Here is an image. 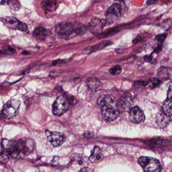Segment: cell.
Masks as SVG:
<instances>
[{
	"mask_svg": "<svg viewBox=\"0 0 172 172\" xmlns=\"http://www.w3.org/2000/svg\"><path fill=\"white\" fill-rule=\"evenodd\" d=\"M98 105L101 109L102 117L107 121L116 120L119 116L120 111L118 103L115 98L110 95H104L98 100Z\"/></svg>",
	"mask_w": 172,
	"mask_h": 172,
	"instance_id": "cell-1",
	"label": "cell"
},
{
	"mask_svg": "<svg viewBox=\"0 0 172 172\" xmlns=\"http://www.w3.org/2000/svg\"><path fill=\"white\" fill-rule=\"evenodd\" d=\"M21 102L17 99H11L4 106L2 115L7 119H11L18 115Z\"/></svg>",
	"mask_w": 172,
	"mask_h": 172,
	"instance_id": "cell-2",
	"label": "cell"
},
{
	"mask_svg": "<svg viewBox=\"0 0 172 172\" xmlns=\"http://www.w3.org/2000/svg\"><path fill=\"white\" fill-rule=\"evenodd\" d=\"M15 146L19 154L28 155L34 150L35 142L33 139L29 137H24L15 141Z\"/></svg>",
	"mask_w": 172,
	"mask_h": 172,
	"instance_id": "cell-3",
	"label": "cell"
},
{
	"mask_svg": "<svg viewBox=\"0 0 172 172\" xmlns=\"http://www.w3.org/2000/svg\"><path fill=\"white\" fill-rule=\"evenodd\" d=\"M138 163L145 172H159L161 164L159 160L148 156H141L138 159Z\"/></svg>",
	"mask_w": 172,
	"mask_h": 172,
	"instance_id": "cell-4",
	"label": "cell"
},
{
	"mask_svg": "<svg viewBox=\"0 0 172 172\" xmlns=\"http://www.w3.org/2000/svg\"><path fill=\"white\" fill-rule=\"evenodd\" d=\"M69 108V102L66 96H60L56 99L53 105V113L56 116L64 114Z\"/></svg>",
	"mask_w": 172,
	"mask_h": 172,
	"instance_id": "cell-5",
	"label": "cell"
},
{
	"mask_svg": "<svg viewBox=\"0 0 172 172\" xmlns=\"http://www.w3.org/2000/svg\"><path fill=\"white\" fill-rule=\"evenodd\" d=\"M121 16V7L118 4H114L110 7L106 13V21L109 24L118 21Z\"/></svg>",
	"mask_w": 172,
	"mask_h": 172,
	"instance_id": "cell-6",
	"label": "cell"
},
{
	"mask_svg": "<svg viewBox=\"0 0 172 172\" xmlns=\"http://www.w3.org/2000/svg\"><path fill=\"white\" fill-rule=\"evenodd\" d=\"M56 31L62 36H69L74 33H76V25L71 23L59 24L56 27Z\"/></svg>",
	"mask_w": 172,
	"mask_h": 172,
	"instance_id": "cell-7",
	"label": "cell"
},
{
	"mask_svg": "<svg viewBox=\"0 0 172 172\" xmlns=\"http://www.w3.org/2000/svg\"><path fill=\"white\" fill-rule=\"evenodd\" d=\"M129 115L130 121L134 123H141L145 118L144 112L137 106L132 108L129 111Z\"/></svg>",
	"mask_w": 172,
	"mask_h": 172,
	"instance_id": "cell-8",
	"label": "cell"
},
{
	"mask_svg": "<svg viewBox=\"0 0 172 172\" xmlns=\"http://www.w3.org/2000/svg\"><path fill=\"white\" fill-rule=\"evenodd\" d=\"M46 134L47 139L54 147H58L61 145L65 139L63 134L58 132H52L47 130Z\"/></svg>",
	"mask_w": 172,
	"mask_h": 172,
	"instance_id": "cell-9",
	"label": "cell"
},
{
	"mask_svg": "<svg viewBox=\"0 0 172 172\" xmlns=\"http://www.w3.org/2000/svg\"><path fill=\"white\" fill-rule=\"evenodd\" d=\"M133 105V101L130 96H124L121 99L118 103V107L120 112H129Z\"/></svg>",
	"mask_w": 172,
	"mask_h": 172,
	"instance_id": "cell-10",
	"label": "cell"
},
{
	"mask_svg": "<svg viewBox=\"0 0 172 172\" xmlns=\"http://www.w3.org/2000/svg\"><path fill=\"white\" fill-rule=\"evenodd\" d=\"M156 119L158 126L162 128H164L169 124L170 121L171 120V117H168L163 112H159L156 116Z\"/></svg>",
	"mask_w": 172,
	"mask_h": 172,
	"instance_id": "cell-11",
	"label": "cell"
},
{
	"mask_svg": "<svg viewBox=\"0 0 172 172\" xmlns=\"http://www.w3.org/2000/svg\"><path fill=\"white\" fill-rule=\"evenodd\" d=\"M41 6L45 11L53 12L57 9L58 4L56 0H43Z\"/></svg>",
	"mask_w": 172,
	"mask_h": 172,
	"instance_id": "cell-12",
	"label": "cell"
},
{
	"mask_svg": "<svg viewBox=\"0 0 172 172\" xmlns=\"http://www.w3.org/2000/svg\"><path fill=\"white\" fill-rule=\"evenodd\" d=\"M103 158L104 156L101 149L98 146H95L89 157V160L91 162L96 163L102 161Z\"/></svg>",
	"mask_w": 172,
	"mask_h": 172,
	"instance_id": "cell-13",
	"label": "cell"
},
{
	"mask_svg": "<svg viewBox=\"0 0 172 172\" xmlns=\"http://www.w3.org/2000/svg\"><path fill=\"white\" fill-rule=\"evenodd\" d=\"M4 23L10 29H18L21 22L13 17H7L3 19Z\"/></svg>",
	"mask_w": 172,
	"mask_h": 172,
	"instance_id": "cell-14",
	"label": "cell"
},
{
	"mask_svg": "<svg viewBox=\"0 0 172 172\" xmlns=\"http://www.w3.org/2000/svg\"><path fill=\"white\" fill-rule=\"evenodd\" d=\"M172 99L168 98L162 104V110L165 114L168 117H172Z\"/></svg>",
	"mask_w": 172,
	"mask_h": 172,
	"instance_id": "cell-15",
	"label": "cell"
},
{
	"mask_svg": "<svg viewBox=\"0 0 172 172\" xmlns=\"http://www.w3.org/2000/svg\"><path fill=\"white\" fill-rule=\"evenodd\" d=\"M47 34L48 31L42 27H37L34 31V36L39 39H44L47 36Z\"/></svg>",
	"mask_w": 172,
	"mask_h": 172,
	"instance_id": "cell-16",
	"label": "cell"
},
{
	"mask_svg": "<svg viewBox=\"0 0 172 172\" xmlns=\"http://www.w3.org/2000/svg\"><path fill=\"white\" fill-rule=\"evenodd\" d=\"M9 158L5 153V149L2 143H0V161L2 162H6Z\"/></svg>",
	"mask_w": 172,
	"mask_h": 172,
	"instance_id": "cell-17",
	"label": "cell"
},
{
	"mask_svg": "<svg viewBox=\"0 0 172 172\" xmlns=\"http://www.w3.org/2000/svg\"><path fill=\"white\" fill-rule=\"evenodd\" d=\"M8 5H9V6L14 11H18L20 7V5L17 0H10Z\"/></svg>",
	"mask_w": 172,
	"mask_h": 172,
	"instance_id": "cell-18",
	"label": "cell"
},
{
	"mask_svg": "<svg viewBox=\"0 0 172 172\" xmlns=\"http://www.w3.org/2000/svg\"><path fill=\"white\" fill-rule=\"evenodd\" d=\"M122 72V68L120 65H116L114 67L110 69V74L114 75H117L120 74Z\"/></svg>",
	"mask_w": 172,
	"mask_h": 172,
	"instance_id": "cell-19",
	"label": "cell"
},
{
	"mask_svg": "<svg viewBox=\"0 0 172 172\" xmlns=\"http://www.w3.org/2000/svg\"><path fill=\"white\" fill-rule=\"evenodd\" d=\"M161 83V81L159 79H158L157 78H151V79L149 80L148 85V86L150 87L153 88L156 87V86H158Z\"/></svg>",
	"mask_w": 172,
	"mask_h": 172,
	"instance_id": "cell-20",
	"label": "cell"
},
{
	"mask_svg": "<svg viewBox=\"0 0 172 172\" xmlns=\"http://www.w3.org/2000/svg\"><path fill=\"white\" fill-rule=\"evenodd\" d=\"M167 36V34H162L159 36H157L156 37V39L159 42V43H162L164 42L165 39H166V37Z\"/></svg>",
	"mask_w": 172,
	"mask_h": 172,
	"instance_id": "cell-21",
	"label": "cell"
},
{
	"mask_svg": "<svg viewBox=\"0 0 172 172\" xmlns=\"http://www.w3.org/2000/svg\"><path fill=\"white\" fill-rule=\"evenodd\" d=\"M27 29V26L26 24L21 22L19 26L18 27V29L19 30L21 31H26Z\"/></svg>",
	"mask_w": 172,
	"mask_h": 172,
	"instance_id": "cell-22",
	"label": "cell"
},
{
	"mask_svg": "<svg viewBox=\"0 0 172 172\" xmlns=\"http://www.w3.org/2000/svg\"><path fill=\"white\" fill-rule=\"evenodd\" d=\"M10 0H0V5H8Z\"/></svg>",
	"mask_w": 172,
	"mask_h": 172,
	"instance_id": "cell-23",
	"label": "cell"
},
{
	"mask_svg": "<svg viewBox=\"0 0 172 172\" xmlns=\"http://www.w3.org/2000/svg\"><path fill=\"white\" fill-rule=\"evenodd\" d=\"M142 37L141 36H137L136 38H135V39L133 41V42L134 43V44H137V43H138V42H139L140 41H141L142 40Z\"/></svg>",
	"mask_w": 172,
	"mask_h": 172,
	"instance_id": "cell-24",
	"label": "cell"
},
{
	"mask_svg": "<svg viewBox=\"0 0 172 172\" xmlns=\"http://www.w3.org/2000/svg\"><path fill=\"white\" fill-rule=\"evenodd\" d=\"M168 98L172 99V89H171V86L170 87L169 90H168Z\"/></svg>",
	"mask_w": 172,
	"mask_h": 172,
	"instance_id": "cell-25",
	"label": "cell"
},
{
	"mask_svg": "<svg viewBox=\"0 0 172 172\" xmlns=\"http://www.w3.org/2000/svg\"><path fill=\"white\" fill-rule=\"evenodd\" d=\"M22 54H23V55H28V54H29L28 53H27V52H23V53H22Z\"/></svg>",
	"mask_w": 172,
	"mask_h": 172,
	"instance_id": "cell-26",
	"label": "cell"
}]
</instances>
